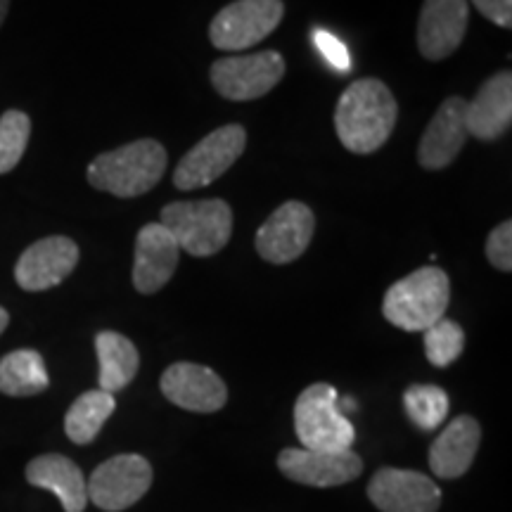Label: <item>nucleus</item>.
I'll return each instance as SVG.
<instances>
[{"label":"nucleus","mask_w":512,"mask_h":512,"mask_svg":"<svg viewBox=\"0 0 512 512\" xmlns=\"http://www.w3.org/2000/svg\"><path fill=\"white\" fill-rule=\"evenodd\" d=\"M285 60L275 50L254 55H230L211 64V86L226 100L247 102L264 98L285 76Z\"/></svg>","instance_id":"423d86ee"},{"label":"nucleus","mask_w":512,"mask_h":512,"mask_svg":"<svg viewBox=\"0 0 512 512\" xmlns=\"http://www.w3.org/2000/svg\"><path fill=\"white\" fill-rule=\"evenodd\" d=\"M247 145V133L240 124H228L211 131L178 162L174 185L178 190L207 188L238 162Z\"/></svg>","instance_id":"6e6552de"},{"label":"nucleus","mask_w":512,"mask_h":512,"mask_svg":"<svg viewBox=\"0 0 512 512\" xmlns=\"http://www.w3.org/2000/svg\"><path fill=\"white\" fill-rule=\"evenodd\" d=\"M27 482L60 498L64 512H83L88 503L86 479L74 460L67 456H38L27 465Z\"/></svg>","instance_id":"aec40b11"},{"label":"nucleus","mask_w":512,"mask_h":512,"mask_svg":"<svg viewBox=\"0 0 512 512\" xmlns=\"http://www.w3.org/2000/svg\"><path fill=\"white\" fill-rule=\"evenodd\" d=\"M470 19L467 0H425L418 19V50L425 60L451 57L463 43Z\"/></svg>","instance_id":"4468645a"},{"label":"nucleus","mask_w":512,"mask_h":512,"mask_svg":"<svg viewBox=\"0 0 512 512\" xmlns=\"http://www.w3.org/2000/svg\"><path fill=\"white\" fill-rule=\"evenodd\" d=\"M294 430L309 451H349L356 430L339 408L337 389L318 382L306 387L294 403Z\"/></svg>","instance_id":"39448f33"},{"label":"nucleus","mask_w":512,"mask_h":512,"mask_svg":"<svg viewBox=\"0 0 512 512\" xmlns=\"http://www.w3.org/2000/svg\"><path fill=\"white\" fill-rule=\"evenodd\" d=\"M472 5L498 27H512V0H472Z\"/></svg>","instance_id":"c85d7f7f"},{"label":"nucleus","mask_w":512,"mask_h":512,"mask_svg":"<svg viewBox=\"0 0 512 512\" xmlns=\"http://www.w3.org/2000/svg\"><path fill=\"white\" fill-rule=\"evenodd\" d=\"M425 354L427 361L437 368L451 366L465 349V332L456 320L441 318L425 332Z\"/></svg>","instance_id":"393cba45"},{"label":"nucleus","mask_w":512,"mask_h":512,"mask_svg":"<svg viewBox=\"0 0 512 512\" xmlns=\"http://www.w3.org/2000/svg\"><path fill=\"white\" fill-rule=\"evenodd\" d=\"M166 150L152 138L133 140L95 157L88 166V183L95 190L114 197H140L162 181L166 171Z\"/></svg>","instance_id":"f03ea898"},{"label":"nucleus","mask_w":512,"mask_h":512,"mask_svg":"<svg viewBox=\"0 0 512 512\" xmlns=\"http://www.w3.org/2000/svg\"><path fill=\"white\" fill-rule=\"evenodd\" d=\"M448 394L437 384H413L403 394V408L408 420L422 432L439 430L448 415Z\"/></svg>","instance_id":"b1692460"},{"label":"nucleus","mask_w":512,"mask_h":512,"mask_svg":"<svg viewBox=\"0 0 512 512\" xmlns=\"http://www.w3.org/2000/svg\"><path fill=\"white\" fill-rule=\"evenodd\" d=\"M313 230H316L313 211L304 202L290 200L280 204L264 221V226L256 230V252L268 264H292L311 245Z\"/></svg>","instance_id":"9d476101"},{"label":"nucleus","mask_w":512,"mask_h":512,"mask_svg":"<svg viewBox=\"0 0 512 512\" xmlns=\"http://www.w3.org/2000/svg\"><path fill=\"white\" fill-rule=\"evenodd\" d=\"M278 467L287 479L297 484L339 486L354 482L363 472V460L354 451H309V448H285L278 456Z\"/></svg>","instance_id":"9b49d317"},{"label":"nucleus","mask_w":512,"mask_h":512,"mask_svg":"<svg viewBox=\"0 0 512 512\" xmlns=\"http://www.w3.org/2000/svg\"><path fill=\"white\" fill-rule=\"evenodd\" d=\"M152 484V467L143 456L124 453L95 467L88 479V501L100 510L119 512L136 505Z\"/></svg>","instance_id":"1a4fd4ad"},{"label":"nucleus","mask_w":512,"mask_h":512,"mask_svg":"<svg viewBox=\"0 0 512 512\" xmlns=\"http://www.w3.org/2000/svg\"><path fill=\"white\" fill-rule=\"evenodd\" d=\"M512 121V74L498 72L484 81L475 100L465 105L467 136L496 140L510 128Z\"/></svg>","instance_id":"a211bd4d"},{"label":"nucleus","mask_w":512,"mask_h":512,"mask_svg":"<svg viewBox=\"0 0 512 512\" xmlns=\"http://www.w3.org/2000/svg\"><path fill=\"white\" fill-rule=\"evenodd\" d=\"M486 259L498 271H512V223L503 221L489 233L486 240Z\"/></svg>","instance_id":"bb28decb"},{"label":"nucleus","mask_w":512,"mask_h":512,"mask_svg":"<svg viewBox=\"0 0 512 512\" xmlns=\"http://www.w3.org/2000/svg\"><path fill=\"white\" fill-rule=\"evenodd\" d=\"M399 107L387 83L380 79L354 81L335 110V128L342 145L354 155L377 152L392 136Z\"/></svg>","instance_id":"f257e3e1"},{"label":"nucleus","mask_w":512,"mask_h":512,"mask_svg":"<svg viewBox=\"0 0 512 512\" xmlns=\"http://www.w3.org/2000/svg\"><path fill=\"white\" fill-rule=\"evenodd\" d=\"M79 264V247L64 235H50L24 249L15 266V280L22 290L43 292L69 278Z\"/></svg>","instance_id":"ddd939ff"},{"label":"nucleus","mask_w":512,"mask_h":512,"mask_svg":"<svg viewBox=\"0 0 512 512\" xmlns=\"http://www.w3.org/2000/svg\"><path fill=\"white\" fill-rule=\"evenodd\" d=\"M8 323H10V316H8V311H5L3 306H0V335H3L5 328H8Z\"/></svg>","instance_id":"c756f323"},{"label":"nucleus","mask_w":512,"mask_h":512,"mask_svg":"<svg viewBox=\"0 0 512 512\" xmlns=\"http://www.w3.org/2000/svg\"><path fill=\"white\" fill-rule=\"evenodd\" d=\"M482 427L470 415H458L446 425V430L434 439L430 448V467L441 479H456L470 470L477 456Z\"/></svg>","instance_id":"6ab92c4d"},{"label":"nucleus","mask_w":512,"mask_h":512,"mask_svg":"<svg viewBox=\"0 0 512 512\" xmlns=\"http://www.w3.org/2000/svg\"><path fill=\"white\" fill-rule=\"evenodd\" d=\"M451 283L437 266H425L396 280L384 294L382 313L389 323L406 332H425L446 316Z\"/></svg>","instance_id":"7ed1b4c3"},{"label":"nucleus","mask_w":512,"mask_h":512,"mask_svg":"<svg viewBox=\"0 0 512 512\" xmlns=\"http://www.w3.org/2000/svg\"><path fill=\"white\" fill-rule=\"evenodd\" d=\"M313 43H316L320 55H323L325 60H328L332 67L337 69V72H349V69H351L349 50L342 41H339L337 36H332L330 31L316 29V31H313Z\"/></svg>","instance_id":"cd10ccee"},{"label":"nucleus","mask_w":512,"mask_h":512,"mask_svg":"<svg viewBox=\"0 0 512 512\" xmlns=\"http://www.w3.org/2000/svg\"><path fill=\"white\" fill-rule=\"evenodd\" d=\"M31 119L19 110H8L0 117V174H10L24 157L29 145Z\"/></svg>","instance_id":"a878e982"},{"label":"nucleus","mask_w":512,"mask_h":512,"mask_svg":"<svg viewBox=\"0 0 512 512\" xmlns=\"http://www.w3.org/2000/svg\"><path fill=\"white\" fill-rule=\"evenodd\" d=\"M465 105L467 102L463 98H448L434 114L418 147V162L422 169H446L460 155L467 140Z\"/></svg>","instance_id":"f3484780"},{"label":"nucleus","mask_w":512,"mask_h":512,"mask_svg":"<svg viewBox=\"0 0 512 512\" xmlns=\"http://www.w3.org/2000/svg\"><path fill=\"white\" fill-rule=\"evenodd\" d=\"M368 496L382 512H437L441 505V489L430 477L396 467L375 472Z\"/></svg>","instance_id":"f8f14e48"},{"label":"nucleus","mask_w":512,"mask_h":512,"mask_svg":"<svg viewBox=\"0 0 512 512\" xmlns=\"http://www.w3.org/2000/svg\"><path fill=\"white\" fill-rule=\"evenodd\" d=\"M117 408L114 394L102 392V389H93V392L81 394L79 399L72 403L64 418V432L74 444L86 446L98 437L102 425L110 420V415Z\"/></svg>","instance_id":"5701e85b"},{"label":"nucleus","mask_w":512,"mask_h":512,"mask_svg":"<svg viewBox=\"0 0 512 512\" xmlns=\"http://www.w3.org/2000/svg\"><path fill=\"white\" fill-rule=\"evenodd\" d=\"M283 0H235L211 19L209 38L219 50L254 48L283 22Z\"/></svg>","instance_id":"0eeeda50"},{"label":"nucleus","mask_w":512,"mask_h":512,"mask_svg":"<svg viewBox=\"0 0 512 512\" xmlns=\"http://www.w3.org/2000/svg\"><path fill=\"white\" fill-rule=\"evenodd\" d=\"M162 394L174 406L192 413H216L228 401V389L221 377L197 363H174L166 368Z\"/></svg>","instance_id":"2eb2a0df"},{"label":"nucleus","mask_w":512,"mask_h":512,"mask_svg":"<svg viewBox=\"0 0 512 512\" xmlns=\"http://www.w3.org/2000/svg\"><path fill=\"white\" fill-rule=\"evenodd\" d=\"M159 223L183 252L207 259L228 245L233 235V209L223 200L171 202L162 209Z\"/></svg>","instance_id":"20e7f679"},{"label":"nucleus","mask_w":512,"mask_h":512,"mask_svg":"<svg viewBox=\"0 0 512 512\" xmlns=\"http://www.w3.org/2000/svg\"><path fill=\"white\" fill-rule=\"evenodd\" d=\"M181 247L162 223H147L136 238L133 285L140 294H155L174 278Z\"/></svg>","instance_id":"dca6fc26"},{"label":"nucleus","mask_w":512,"mask_h":512,"mask_svg":"<svg viewBox=\"0 0 512 512\" xmlns=\"http://www.w3.org/2000/svg\"><path fill=\"white\" fill-rule=\"evenodd\" d=\"M95 351L100 363V389L107 394L121 392L138 375L140 356L136 344L119 332L105 330L95 337Z\"/></svg>","instance_id":"412c9836"},{"label":"nucleus","mask_w":512,"mask_h":512,"mask_svg":"<svg viewBox=\"0 0 512 512\" xmlns=\"http://www.w3.org/2000/svg\"><path fill=\"white\" fill-rule=\"evenodd\" d=\"M8 10H10V0H0V27H3L5 17H8Z\"/></svg>","instance_id":"7c9ffc66"},{"label":"nucleus","mask_w":512,"mask_h":512,"mask_svg":"<svg viewBox=\"0 0 512 512\" xmlns=\"http://www.w3.org/2000/svg\"><path fill=\"white\" fill-rule=\"evenodd\" d=\"M50 384L43 356L34 349H17L0 358V392L8 396H36Z\"/></svg>","instance_id":"4be33fe9"}]
</instances>
